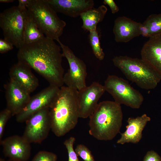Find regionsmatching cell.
<instances>
[{
    "label": "cell",
    "instance_id": "3",
    "mask_svg": "<svg viewBox=\"0 0 161 161\" xmlns=\"http://www.w3.org/2000/svg\"><path fill=\"white\" fill-rule=\"evenodd\" d=\"M89 118V134L98 140H111L120 133L122 126L121 107L114 101L101 102Z\"/></svg>",
    "mask_w": 161,
    "mask_h": 161
},
{
    "label": "cell",
    "instance_id": "11",
    "mask_svg": "<svg viewBox=\"0 0 161 161\" xmlns=\"http://www.w3.org/2000/svg\"><path fill=\"white\" fill-rule=\"evenodd\" d=\"M105 91L104 86L95 82L78 90L77 99L80 118H86L91 115Z\"/></svg>",
    "mask_w": 161,
    "mask_h": 161
},
{
    "label": "cell",
    "instance_id": "12",
    "mask_svg": "<svg viewBox=\"0 0 161 161\" xmlns=\"http://www.w3.org/2000/svg\"><path fill=\"white\" fill-rule=\"evenodd\" d=\"M4 156L12 161H27L31 153L30 143L23 136L13 135L0 141Z\"/></svg>",
    "mask_w": 161,
    "mask_h": 161
},
{
    "label": "cell",
    "instance_id": "4",
    "mask_svg": "<svg viewBox=\"0 0 161 161\" xmlns=\"http://www.w3.org/2000/svg\"><path fill=\"white\" fill-rule=\"evenodd\" d=\"M112 61L128 80L142 89H154L161 80L157 72L141 58L119 56L114 57Z\"/></svg>",
    "mask_w": 161,
    "mask_h": 161
},
{
    "label": "cell",
    "instance_id": "32",
    "mask_svg": "<svg viewBox=\"0 0 161 161\" xmlns=\"http://www.w3.org/2000/svg\"><path fill=\"white\" fill-rule=\"evenodd\" d=\"M14 0H0V2L2 3H10L13 2Z\"/></svg>",
    "mask_w": 161,
    "mask_h": 161
},
{
    "label": "cell",
    "instance_id": "10",
    "mask_svg": "<svg viewBox=\"0 0 161 161\" xmlns=\"http://www.w3.org/2000/svg\"><path fill=\"white\" fill-rule=\"evenodd\" d=\"M60 88L50 85L31 97L30 100L16 116L18 123L25 122L31 115L46 108H50L57 97Z\"/></svg>",
    "mask_w": 161,
    "mask_h": 161
},
{
    "label": "cell",
    "instance_id": "14",
    "mask_svg": "<svg viewBox=\"0 0 161 161\" xmlns=\"http://www.w3.org/2000/svg\"><path fill=\"white\" fill-rule=\"evenodd\" d=\"M56 13L77 17L86 11L93 8V0H45Z\"/></svg>",
    "mask_w": 161,
    "mask_h": 161
},
{
    "label": "cell",
    "instance_id": "19",
    "mask_svg": "<svg viewBox=\"0 0 161 161\" xmlns=\"http://www.w3.org/2000/svg\"><path fill=\"white\" fill-rule=\"evenodd\" d=\"M107 11L106 7L101 5L97 8H92L82 13L80 17L83 21L82 28L90 31L97 30V24L104 19Z\"/></svg>",
    "mask_w": 161,
    "mask_h": 161
},
{
    "label": "cell",
    "instance_id": "24",
    "mask_svg": "<svg viewBox=\"0 0 161 161\" xmlns=\"http://www.w3.org/2000/svg\"><path fill=\"white\" fill-rule=\"evenodd\" d=\"M75 151L78 155L84 161H95L91 151L84 145L82 144L78 145Z\"/></svg>",
    "mask_w": 161,
    "mask_h": 161
},
{
    "label": "cell",
    "instance_id": "20",
    "mask_svg": "<svg viewBox=\"0 0 161 161\" xmlns=\"http://www.w3.org/2000/svg\"><path fill=\"white\" fill-rule=\"evenodd\" d=\"M45 37L27 10L24 32L23 45L35 42Z\"/></svg>",
    "mask_w": 161,
    "mask_h": 161
},
{
    "label": "cell",
    "instance_id": "5",
    "mask_svg": "<svg viewBox=\"0 0 161 161\" xmlns=\"http://www.w3.org/2000/svg\"><path fill=\"white\" fill-rule=\"evenodd\" d=\"M28 11L41 31L48 38L60 42L66 22L61 19L57 13L45 0H30Z\"/></svg>",
    "mask_w": 161,
    "mask_h": 161
},
{
    "label": "cell",
    "instance_id": "28",
    "mask_svg": "<svg viewBox=\"0 0 161 161\" xmlns=\"http://www.w3.org/2000/svg\"><path fill=\"white\" fill-rule=\"evenodd\" d=\"M143 161H161V157L155 151L151 150L147 152Z\"/></svg>",
    "mask_w": 161,
    "mask_h": 161
},
{
    "label": "cell",
    "instance_id": "31",
    "mask_svg": "<svg viewBox=\"0 0 161 161\" xmlns=\"http://www.w3.org/2000/svg\"><path fill=\"white\" fill-rule=\"evenodd\" d=\"M30 0H18V7L22 10H26L29 4Z\"/></svg>",
    "mask_w": 161,
    "mask_h": 161
},
{
    "label": "cell",
    "instance_id": "18",
    "mask_svg": "<svg viewBox=\"0 0 161 161\" xmlns=\"http://www.w3.org/2000/svg\"><path fill=\"white\" fill-rule=\"evenodd\" d=\"M150 120V117L146 114L136 118H129L126 129L124 132L120 133L121 137L117 140V143L123 145L126 143L135 144L139 142L142 138L144 129Z\"/></svg>",
    "mask_w": 161,
    "mask_h": 161
},
{
    "label": "cell",
    "instance_id": "6",
    "mask_svg": "<svg viewBox=\"0 0 161 161\" xmlns=\"http://www.w3.org/2000/svg\"><path fill=\"white\" fill-rule=\"evenodd\" d=\"M27 11V9L22 10L17 6H14L0 14V27L4 39L18 49L24 44V32Z\"/></svg>",
    "mask_w": 161,
    "mask_h": 161
},
{
    "label": "cell",
    "instance_id": "8",
    "mask_svg": "<svg viewBox=\"0 0 161 161\" xmlns=\"http://www.w3.org/2000/svg\"><path fill=\"white\" fill-rule=\"evenodd\" d=\"M64 57L67 60L69 68L64 76V83L66 86L79 90L86 86L87 75L85 63L77 57L72 50L61 41L58 43Z\"/></svg>",
    "mask_w": 161,
    "mask_h": 161
},
{
    "label": "cell",
    "instance_id": "9",
    "mask_svg": "<svg viewBox=\"0 0 161 161\" xmlns=\"http://www.w3.org/2000/svg\"><path fill=\"white\" fill-rule=\"evenodd\" d=\"M23 137L30 143H40L47 137L51 130L49 108L34 113L25 121Z\"/></svg>",
    "mask_w": 161,
    "mask_h": 161
},
{
    "label": "cell",
    "instance_id": "26",
    "mask_svg": "<svg viewBox=\"0 0 161 161\" xmlns=\"http://www.w3.org/2000/svg\"><path fill=\"white\" fill-rule=\"evenodd\" d=\"M11 116L12 115L11 112L7 108L0 112V141L2 140L7 122Z\"/></svg>",
    "mask_w": 161,
    "mask_h": 161
},
{
    "label": "cell",
    "instance_id": "27",
    "mask_svg": "<svg viewBox=\"0 0 161 161\" xmlns=\"http://www.w3.org/2000/svg\"><path fill=\"white\" fill-rule=\"evenodd\" d=\"M14 46L10 43L4 39H0V52L1 53H6L13 48Z\"/></svg>",
    "mask_w": 161,
    "mask_h": 161
},
{
    "label": "cell",
    "instance_id": "23",
    "mask_svg": "<svg viewBox=\"0 0 161 161\" xmlns=\"http://www.w3.org/2000/svg\"><path fill=\"white\" fill-rule=\"evenodd\" d=\"M75 138L71 137L65 140L64 144L66 148L68 155V161H80L74 149L73 146Z\"/></svg>",
    "mask_w": 161,
    "mask_h": 161
},
{
    "label": "cell",
    "instance_id": "7",
    "mask_svg": "<svg viewBox=\"0 0 161 161\" xmlns=\"http://www.w3.org/2000/svg\"><path fill=\"white\" fill-rule=\"evenodd\" d=\"M103 86L105 91L111 95L114 102L120 105L124 104L133 109H138L143 101L142 94L122 78L109 75Z\"/></svg>",
    "mask_w": 161,
    "mask_h": 161
},
{
    "label": "cell",
    "instance_id": "13",
    "mask_svg": "<svg viewBox=\"0 0 161 161\" xmlns=\"http://www.w3.org/2000/svg\"><path fill=\"white\" fill-rule=\"evenodd\" d=\"M4 87L6 108L10 111L12 116H16L30 100V94L11 79Z\"/></svg>",
    "mask_w": 161,
    "mask_h": 161
},
{
    "label": "cell",
    "instance_id": "15",
    "mask_svg": "<svg viewBox=\"0 0 161 161\" xmlns=\"http://www.w3.org/2000/svg\"><path fill=\"white\" fill-rule=\"evenodd\" d=\"M25 63L18 61L10 68V79L14 81L29 93L34 91L39 85L38 80Z\"/></svg>",
    "mask_w": 161,
    "mask_h": 161
},
{
    "label": "cell",
    "instance_id": "21",
    "mask_svg": "<svg viewBox=\"0 0 161 161\" xmlns=\"http://www.w3.org/2000/svg\"><path fill=\"white\" fill-rule=\"evenodd\" d=\"M90 43L93 52L96 58L100 60H103L105 54L100 46L98 32L97 30L89 31Z\"/></svg>",
    "mask_w": 161,
    "mask_h": 161
},
{
    "label": "cell",
    "instance_id": "2",
    "mask_svg": "<svg viewBox=\"0 0 161 161\" xmlns=\"http://www.w3.org/2000/svg\"><path fill=\"white\" fill-rule=\"evenodd\" d=\"M78 91L63 86L49 108L51 130L57 137L64 136L77 124L80 118Z\"/></svg>",
    "mask_w": 161,
    "mask_h": 161
},
{
    "label": "cell",
    "instance_id": "30",
    "mask_svg": "<svg viewBox=\"0 0 161 161\" xmlns=\"http://www.w3.org/2000/svg\"><path fill=\"white\" fill-rule=\"evenodd\" d=\"M104 4H107L110 7L113 14L119 11V9L113 0H104Z\"/></svg>",
    "mask_w": 161,
    "mask_h": 161
},
{
    "label": "cell",
    "instance_id": "1",
    "mask_svg": "<svg viewBox=\"0 0 161 161\" xmlns=\"http://www.w3.org/2000/svg\"><path fill=\"white\" fill-rule=\"evenodd\" d=\"M61 47L45 37L35 42L24 44L18 49V61L28 65L44 78L50 85L63 86L64 69Z\"/></svg>",
    "mask_w": 161,
    "mask_h": 161
},
{
    "label": "cell",
    "instance_id": "22",
    "mask_svg": "<svg viewBox=\"0 0 161 161\" xmlns=\"http://www.w3.org/2000/svg\"><path fill=\"white\" fill-rule=\"evenodd\" d=\"M144 21L149 27L150 37L161 34V13L151 14Z\"/></svg>",
    "mask_w": 161,
    "mask_h": 161
},
{
    "label": "cell",
    "instance_id": "25",
    "mask_svg": "<svg viewBox=\"0 0 161 161\" xmlns=\"http://www.w3.org/2000/svg\"><path fill=\"white\" fill-rule=\"evenodd\" d=\"M57 157L52 152L46 151L38 152L31 161H57Z\"/></svg>",
    "mask_w": 161,
    "mask_h": 161
},
{
    "label": "cell",
    "instance_id": "16",
    "mask_svg": "<svg viewBox=\"0 0 161 161\" xmlns=\"http://www.w3.org/2000/svg\"><path fill=\"white\" fill-rule=\"evenodd\" d=\"M140 55L141 58L161 78V34L149 37L143 45Z\"/></svg>",
    "mask_w": 161,
    "mask_h": 161
},
{
    "label": "cell",
    "instance_id": "33",
    "mask_svg": "<svg viewBox=\"0 0 161 161\" xmlns=\"http://www.w3.org/2000/svg\"><path fill=\"white\" fill-rule=\"evenodd\" d=\"M0 161H12L10 160L8 161H6L4 160V159H2V158H0Z\"/></svg>",
    "mask_w": 161,
    "mask_h": 161
},
{
    "label": "cell",
    "instance_id": "17",
    "mask_svg": "<svg viewBox=\"0 0 161 161\" xmlns=\"http://www.w3.org/2000/svg\"><path fill=\"white\" fill-rule=\"evenodd\" d=\"M140 23L125 16H120L114 21L113 32L117 42L126 43L140 35Z\"/></svg>",
    "mask_w": 161,
    "mask_h": 161
},
{
    "label": "cell",
    "instance_id": "29",
    "mask_svg": "<svg viewBox=\"0 0 161 161\" xmlns=\"http://www.w3.org/2000/svg\"><path fill=\"white\" fill-rule=\"evenodd\" d=\"M139 30L140 35L149 38L150 37V33L149 27L145 21L143 23H140L139 27Z\"/></svg>",
    "mask_w": 161,
    "mask_h": 161
}]
</instances>
